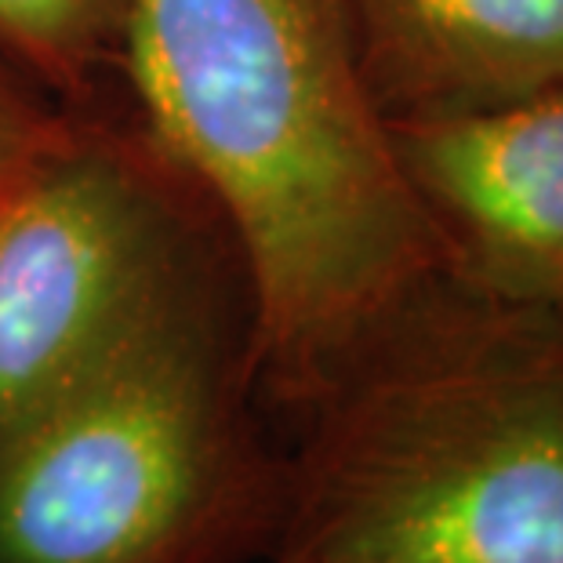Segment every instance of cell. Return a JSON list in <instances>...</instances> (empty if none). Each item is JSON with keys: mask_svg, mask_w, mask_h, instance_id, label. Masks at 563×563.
<instances>
[{"mask_svg": "<svg viewBox=\"0 0 563 563\" xmlns=\"http://www.w3.org/2000/svg\"><path fill=\"white\" fill-rule=\"evenodd\" d=\"M117 44L241 241L258 353L295 386L342 371L443 262L345 4L117 0Z\"/></svg>", "mask_w": 563, "mask_h": 563, "instance_id": "6da1fadb", "label": "cell"}, {"mask_svg": "<svg viewBox=\"0 0 563 563\" xmlns=\"http://www.w3.org/2000/svg\"><path fill=\"white\" fill-rule=\"evenodd\" d=\"M506 309L375 367L339 404L298 563H563V334Z\"/></svg>", "mask_w": 563, "mask_h": 563, "instance_id": "7a4b0ae2", "label": "cell"}, {"mask_svg": "<svg viewBox=\"0 0 563 563\" xmlns=\"http://www.w3.org/2000/svg\"><path fill=\"white\" fill-rule=\"evenodd\" d=\"M219 459L214 367L167 291L0 437V563H167Z\"/></svg>", "mask_w": 563, "mask_h": 563, "instance_id": "3957f363", "label": "cell"}, {"mask_svg": "<svg viewBox=\"0 0 563 563\" xmlns=\"http://www.w3.org/2000/svg\"><path fill=\"white\" fill-rule=\"evenodd\" d=\"M167 295L150 203L117 164L58 146L0 197V437Z\"/></svg>", "mask_w": 563, "mask_h": 563, "instance_id": "277c9868", "label": "cell"}, {"mask_svg": "<svg viewBox=\"0 0 563 563\" xmlns=\"http://www.w3.org/2000/svg\"><path fill=\"white\" fill-rule=\"evenodd\" d=\"M389 131L443 258L498 306L563 323V84Z\"/></svg>", "mask_w": 563, "mask_h": 563, "instance_id": "5b68a950", "label": "cell"}, {"mask_svg": "<svg viewBox=\"0 0 563 563\" xmlns=\"http://www.w3.org/2000/svg\"><path fill=\"white\" fill-rule=\"evenodd\" d=\"M386 121L459 117L563 84V0H342Z\"/></svg>", "mask_w": 563, "mask_h": 563, "instance_id": "8992f818", "label": "cell"}, {"mask_svg": "<svg viewBox=\"0 0 563 563\" xmlns=\"http://www.w3.org/2000/svg\"><path fill=\"white\" fill-rule=\"evenodd\" d=\"M117 41V0H0V44L52 77H80Z\"/></svg>", "mask_w": 563, "mask_h": 563, "instance_id": "52a82bcc", "label": "cell"}, {"mask_svg": "<svg viewBox=\"0 0 563 563\" xmlns=\"http://www.w3.org/2000/svg\"><path fill=\"white\" fill-rule=\"evenodd\" d=\"M58 146H66V142H58L55 128L41 121L15 91L0 84V175L22 172V167L55 153Z\"/></svg>", "mask_w": 563, "mask_h": 563, "instance_id": "ba28073f", "label": "cell"}, {"mask_svg": "<svg viewBox=\"0 0 563 563\" xmlns=\"http://www.w3.org/2000/svg\"><path fill=\"white\" fill-rule=\"evenodd\" d=\"M19 172H4V175H0V197H4V189L11 186V178H15Z\"/></svg>", "mask_w": 563, "mask_h": 563, "instance_id": "9c48e42d", "label": "cell"}]
</instances>
